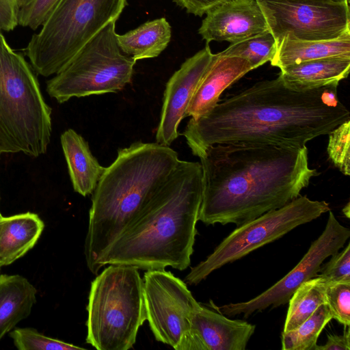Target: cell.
I'll list each match as a JSON object with an SVG mask.
<instances>
[{
    "mask_svg": "<svg viewBox=\"0 0 350 350\" xmlns=\"http://www.w3.org/2000/svg\"><path fill=\"white\" fill-rule=\"evenodd\" d=\"M257 1L277 44L286 35L300 40L321 41L350 33L349 3Z\"/></svg>",
    "mask_w": 350,
    "mask_h": 350,
    "instance_id": "12",
    "label": "cell"
},
{
    "mask_svg": "<svg viewBox=\"0 0 350 350\" xmlns=\"http://www.w3.org/2000/svg\"><path fill=\"white\" fill-rule=\"evenodd\" d=\"M338 85L299 92L278 76L219 102L207 113L190 118L183 135L193 155L210 146L250 143L303 148L350 120L338 100Z\"/></svg>",
    "mask_w": 350,
    "mask_h": 350,
    "instance_id": "1",
    "label": "cell"
},
{
    "mask_svg": "<svg viewBox=\"0 0 350 350\" xmlns=\"http://www.w3.org/2000/svg\"><path fill=\"white\" fill-rule=\"evenodd\" d=\"M331 256L326 264L321 265L318 275L324 278L328 284L350 282V243Z\"/></svg>",
    "mask_w": 350,
    "mask_h": 350,
    "instance_id": "30",
    "label": "cell"
},
{
    "mask_svg": "<svg viewBox=\"0 0 350 350\" xmlns=\"http://www.w3.org/2000/svg\"><path fill=\"white\" fill-rule=\"evenodd\" d=\"M171 36L170 25L165 18H159L124 34L117 33V41L122 52L137 61L159 56L167 46Z\"/></svg>",
    "mask_w": 350,
    "mask_h": 350,
    "instance_id": "22",
    "label": "cell"
},
{
    "mask_svg": "<svg viewBox=\"0 0 350 350\" xmlns=\"http://www.w3.org/2000/svg\"><path fill=\"white\" fill-rule=\"evenodd\" d=\"M18 25V0H0V31H10Z\"/></svg>",
    "mask_w": 350,
    "mask_h": 350,
    "instance_id": "31",
    "label": "cell"
},
{
    "mask_svg": "<svg viewBox=\"0 0 350 350\" xmlns=\"http://www.w3.org/2000/svg\"><path fill=\"white\" fill-rule=\"evenodd\" d=\"M51 131V109L33 70L0 31V159L5 153L44 154Z\"/></svg>",
    "mask_w": 350,
    "mask_h": 350,
    "instance_id": "5",
    "label": "cell"
},
{
    "mask_svg": "<svg viewBox=\"0 0 350 350\" xmlns=\"http://www.w3.org/2000/svg\"><path fill=\"white\" fill-rule=\"evenodd\" d=\"M342 212L344 215L347 217L349 218L350 216V207H349V202L347 204V205L343 208Z\"/></svg>",
    "mask_w": 350,
    "mask_h": 350,
    "instance_id": "35",
    "label": "cell"
},
{
    "mask_svg": "<svg viewBox=\"0 0 350 350\" xmlns=\"http://www.w3.org/2000/svg\"><path fill=\"white\" fill-rule=\"evenodd\" d=\"M325 304L336 319L345 327L350 325V282H337L327 286Z\"/></svg>",
    "mask_w": 350,
    "mask_h": 350,
    "instance_id": "29",
    "label": "cell"
},
{
    "mask_svg": "<svg viewBox=\"0 0 350 350\" xmlns=\"http://www.w3.org/2000/svg\"><path fill=\"white\" fill-rule=\"evenodd\" d=\"M212 53L208 44L187 59L166 83L156 142L170 146L178 137V126L196 89L211 63Z\"/></svg>",
    "mask_w": 350,
    "mask_h": 350,
    "instance_id": "13",
    "label": "cell"
},
{
    "mask_svg": "<svg viewBox=\"0 0 350 350\" xmlns=\"http://www.w3.org/2000/svg\"><path fill=\"white\" fill-rule=\"evenodd\" d=\"M126 5V0H60L24 49L33 70L43 77L57 73L103 28L116 21Z\"/></svg>",
    "mask_w": 350,
    "mask_h": 350,
    "instance_id": "7",
    "label": "cell"
},
{
    "mask_svg": "<svg viewBox=\"0 0 350 350\" xmlns=\"http://www.w3.org/2000/svg\"><path fill=\"white\" fill-rule=\"evenodd\" d=\"M327 285L326 280L317 275L297 288L288 300L284 332L297 328L321 305L325 304V293Z\"/></svg>",
    "mask_w": 350,
    "mask_h": 350,
    "instance_id": "23",
    "label": "cell"
},
{
    "mask_svg": "<svg viewBox=\"0 0 350 350\" xmlns=\"http://www.w3.org/2000/svg\"><path fill=\"white\" fill-rule=\"evenodd\" d=\"M328 157L340 172L350 175V120L342 123L328 133Z\"/></svg>",
    "mask_w": 350,
    "mask_h": 350,
    "instance_id": "27",
    "label": "cell"
},
{
    "mask_svg": "<svg viewBox=\"0 0 350 350\" xmlns=\"http://www.w3.org/2000/svg\"><path fill=\"white\" fill-rule=\"evenodd\" d=\"M60 0H18V25L36 30L46 21Z\"/></svg>",
    "mask_w": 350,
    "mask_h": 350,
    "instance_id": "28",
    "label": "cell"
},
{
    "mask_svg": "<svg viewBox=\"0 0 350 350\" xmlns=\"http://www.w3.org/2000/svg\"><path fill=\"white\" fill-rule=\"evenodd\" d=\"M276 49L275 39L269 29L252 38L233 43L219 53L245 59L254 70L270 62Z\"/></svg>",
    "mask_w": 350,
    "mask_h": 350,
    "instance_id": "25",
    "label": "cell"
},
{
    "mask_svg": "<svg viewBox=\"0 0 350 350\" xmlns=\"http://www.w3.org/2000/svg\"><path fill=\"white\" fill-rule=\"evenodd\" d=\"M1 217H2V215H1V213H0V218H1Z\"/></svg>",
    "mask_w": 350,
    "mask_h": 350,
    "instance_id": "36",
    "label": "cell"
},
{
    "mask_svg": "<svg viewBox=\"0 0 350 350\" xmlns=\"http://www.w3.org/2000/svg\"><path fill=\"white\" fill-rule=\"evenodd\" d=\"M176 3L185 8L188 13L202 16L208 11L228 0H174Z\"/></svg>",
    "mask_w": 350,
    "mask_h": 350,
    "instance_id": "32",
    "label": "cell"
},
{
    "mask_svg": "<svg viewBox=\"0 0 350 350\" xmlns=\"http://www.w3.org/2000/svg\"><path fill=\"white\" fill-rule=\"evenodd\" d=\"M332 319V316L327 305H321L297 328L282 332V349L314 350L321 332Z\"/></svg>",
    "mask_w": 350,
    "mask_h": 350,
    "instance_id": "24",
    "label": "cell"
},
{
    "mask_svg": "<svg viewBox=\"0 0 350 350\" xmlns=\"http://www.w3.org/2000/svg\"><path fill=\"white\" fill-rule=\"evenodd\" d=\"M136 61L120 50L111 21L47 81L48 94L59 103L122 90L131 81Z\"/></svg>",
    "mask_w": 350,
    "mask_h": 350,
    "instance_id": "8",
    "label": "cell"
},
{
    "mask_svg": "<svg viewBox=\"0 0 350 350\" xmlns=\"http://www.w3.org/2000/svg\"><path fill=\"white\" fill-rule=\"evenodd\" d=\"M200 162L179 160L150 201L111 244L98 263L142 270L191 262L202 198Z\"/></svg>",
    "mask_w": 350,
    "mask_h": 350,
    "instance_id": "3",
    "label": "cell"
},
{
    "mask_svg": "<svg viewBox=\"0 0 350 350\" xmlns=\"http://www.w3.org/2000/svg\"><path fill=\"white\" fill-rule=\"evenodd\" d=\"M108 265L91 284L86 342L98 350H128L146 321L143 279L136 267Z\"/></svg>",
    "mask_w": 350,
    "mask_h": 350,
    "instance_id": "6",
    "label": "cell"
},
{
    "mask_svg": "<svg viewBox=\"0 0 350 350\" xmlns=\"http://www.w3.org/2000/svg\"><path fill=\"white\" fill-rule=\"evenodd\" d=\"M329 211V204L325 201L312 200L306 196H299L280 208L237 226L204 260L191 269L185 281L189 284H198L216 269L280 239Z\"/></svg>",
    "mask_w": 350,
    "mask_h": 350,
    "instance_id": "9",
    "label": "cell"
},
{
    "mask_svg": "<svg viewBox=\"0 0 350 350\" xmlns=\"http://www.w3.org/2000/svg\"><path fill=\"white\" fill-rule=\"evenodd\" d=\"M270 1L291 3H309V4H324V3H349V0H256Z\"/></svg>",
    "mask_w": 350,
    "mask_h": 350,
    "instance_id": "34",
    "label": "cell"
},
{
    "mask_svg": "<svg viewBox=\"0 0 350 350\" xmlns=\"http://www.w3.org/2000/svg\"><path fill=\"white\" fill-rule=\"evenodd\" d=\"M350 237L349 228L342 226L329 211L326 226L321 235L311 244L297 265L284 277L253 299L231 303L215 310L227 316L242 314L247 318L256 312L270 306L275 308L288 302L292 295L304 282L317 276L323 261L336 253Z\"/></svg>",
    "mask_w": 350,
    "mask_h": 350,
    "instance_id": "11",
    "label": "cell"
},
{
    "mask_svg": "<svg viewBox=\"0 0 350 350\" xmlns=\"http://www.w3.org/2000/svg\"><path fill=\"white\" fill-rule=\"evenodd\" d=\"M60 141L75 191L83 196L92 194L105 167L92 154L85 139L75 130L65 131Z\"/></svg>",
    "mask_w": 350,
    "mask_h": 350,
    "instance_id": "18",
    "label": "cell"
},
{
    "mask_svg": "<svg viewBox=\"0 0 350 350\" xmlns=\"http://www.w3.org/2000/svg\"><path fill=\"white\" fill-rule=\"evenodd\" d=\"M202 198L198 219L237 226L300 196L319 174L308 148L250 143L218 144L199 157Z\"/></svg>",
    "mask_w": 350,
    "mask_h": 350,
    "instance_id": "2",
    "label": "cell"
},
{
    "mask_svg": "<svg viewBox=\"0 0 350 350\" xmlns=\"http://www.w3.org/2000/svg\"><path fill=\"white\" fill-rule=\"evenodd\" d=\"M143 291L146 320L154 338L179 350L200 303L183 280L165 269L146 271Z\"/></svg>",
    "mask_w": 350,
    "mask_h": 350,
    "instance_id": "10",
    "label": "cell"
},
{
    "mask_svg": "<svg viewBox=\"0 0 350 350\" xmlns=\"http://www.w3.org/2000/svg\"><path fill=\"white\" fill-rule=\"evenodd\" d=\"M0 271H1V268H0Z\"/></svg>",
    "mask_w": 350,
    "mask_h": 350,
    "instance_id": "37",
    "label": "cell"
},
{
    "mask_svg": "<svg viewBox=\"0 0 350 350\" xmlns=\"http://www.w3.org/2000/svg\"><path fill=\"white\" fill-rule=\"evenodd\" d=\"M314 350H350V329H347L342 335L329 334L323 345H317Z\"/></svg>",
    "mask_w": 350,
    "mask_h": 350,
    "instance_id": "33",
    "label": "cell"
},
{
    "mask_svg": "<svg viewBox=\"0 0 350 350\" xmlns=\"http://www.w3.org/2000/svg\"><path fill=\"white\" fill-rule=\"evenodd\" d=\"M349 69L350 57H333L282 68L279 76L290 88L304 92L338 85L348 77Z\"/></svg>",
    "mask_w": 350,
    "mask_h": 350,
    "instance_id": "17",
    "label": "cell"
},
{
    "mask_svg": "<svg viewBox=\"0 0 350 350\" xmlns=\"http://www.w3.org/2000/svg\"><path fill=\"white\" fill-rule=\"evenodd\" d=\"M36 294L35 286L25 277L0 274V340L29 316Z\"/></svg>",
    "mask_w": 350,
    "mask_h": 350,
    "instance_id": "21",
    "label": "cell"
},
{
    "mask_svg": "<svg viewBox=\"0 0 350 350\" xmlns=\"http://www.w3.org/2000/svg\"><path fill=\"white\" fill-rule=\"evenodd\" d=\"M198 33L206 44L211 41L236 43L269 30L256 0H228L206 13Z\"/></svg>",
    "mask_w": 350,
    "mask_h": 350,
    "instance_id": "14",
    "label": "cell"
},
{
    "mask_svg": "<svg viewBox=\"0 0 350 350\" xmlns=\"http://www.w3.org/2000/svg\"><path fill=\"white\" fill-rule=\"evenodd\" d=\"M255 328L253 324L230 319L200 304L179 350H245Z\"/></svg>",
    "mask_w": 350,
    "mask_h": 350,
    "instance_id": "15",
    "label": "cell"
},
{
    "mask_svg": "<svg viewBox=\"0 0 350 350\" xmlns=\"http://www.w3.org/2000/svg\"><path fill=\"white\" fill-rule=\"evenodd\" d=\"M178 153L157 142L120 148L92 196L84 254L93 274L104 254L141 213L179 161Z\"/></svg>",
    "mask_w": 350,
    "mask_h": 350,
    "instance_id": "4",
    "label": "cell"
},
{
    "mask_svg": "<svg viewBox=\"0 0 350 350\" xmlns=\"http://www.w3.org/2000/svg\"><path fill=\"white\" fill-rule=\"evenodd\" d=\"M252 70L245 59L219 53L213 54L191 99L186 117L196 119L207 113L219 103L221 93L227 88Z\"/></svg>",
    "mask_w": 350,
    "mask_h": 350,
    "instance_id": "16",
    "label": "cell"
},
{
    "mask_svg": "<svg viewBox=\"0 0 350 350\" xmlns=\"http://www.w3.org/2000/svg\"><path fill=\"white\" fill-rule=\"evenodd\" d=\"M44 224L39 216L27 212L0 218V268L12 264L33 247Z\"/></svg>",
    "mask_w": 350,
    "mask_h": 350,
    "instance_id": "19",
    "label": "cell"
},
{
    "mask_svg": "<svg viewBox=\"0 0 350 350\" xmlns=\"http://www.w3.org/2000/svg\"><path fill=\"white\" fill-rule=\"evenodd\" d=\"M350 57V33L330 40L306 41L288 35L277 44L276 52L270 61L280 69L304 62L333 57Z\"/></svg>",
    "mask_w": 350,
    "mask_h": 350,
    "instance_id": "20",
    "label": "cell"
},
{
    "mask_svg": "<svg viewBox=\"0 0 350 350\" xmlns=\"http://www.w3.org/2000/svg\"><path fill=\"white\" fill-rule=\"evenodd\" d=\"M18 350H79L84 348L46 336L31 327L16 328L10 333Z\"/></svg>",
    "mask_w": 350,
    "mask_h": 350,
    "instance_id": "26",
    "label": "cell"
}]
</instances>
